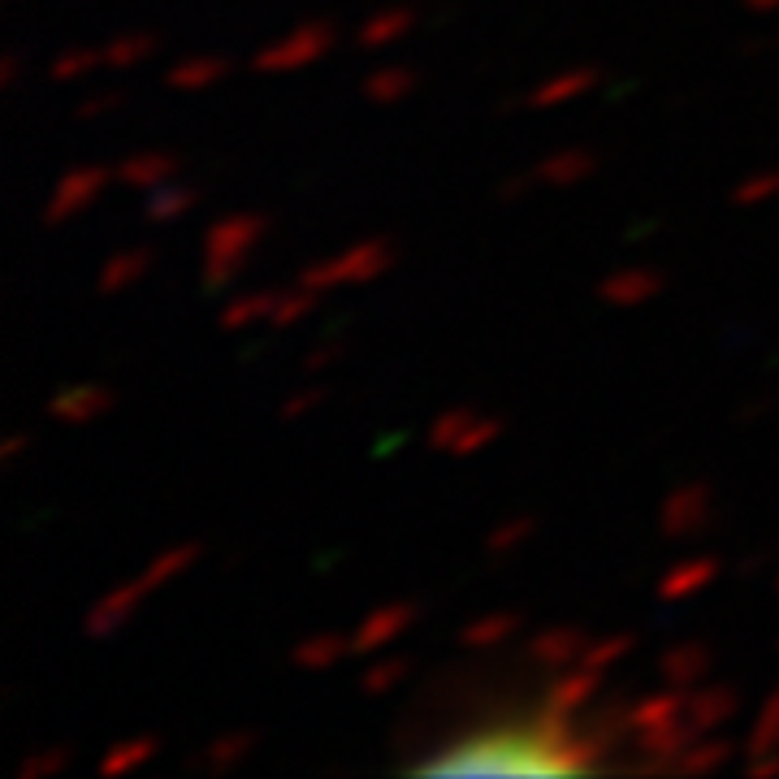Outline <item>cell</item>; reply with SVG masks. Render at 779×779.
I'll use <instances>...</instances> for the list:
<instances>
[{
    "label": "cell",
    "instance_id": "cell-1",
    "mask_svg": "<svg viewBox=\"0 0 779 779\" xmlns=\"http://www.w3.org/2000/svg\"><path fill=\"white\" fill-rule=\"evenodd\" d=\"M593 758L580 736H571L563 715H538L524 723L485 728L476 736L455 741L438 758L421 763V771H520V776H571Z\"/></svg>",
    "mask_w": 779,
    "mask_h": 779
}]
</instances>
